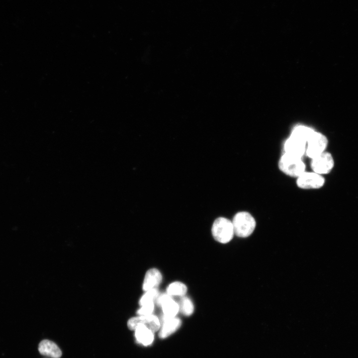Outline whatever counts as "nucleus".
<instances>
[{
	"label": "nucleus",
	"mask_w": 358,
	"mask_h": 358,
	"mask_svg": "<svg viewBox=\"0 0 358 358\" xmlns=\"http://www.w3.org/2000/svg\"><path fill=\"white\" fill-rule=\"evenodd\" d=\"M279 169L291 177H298L305 171L306 166L302 158L284 153L278 161Z\"/></svg>",
	"instance_id": "nucleus-2"
},
{
	"label": "nucleus",
	"mask_w": 358,
	"mask_h": 358,
	"mask_svg": "<svg viewBox=\"0 0 358 358\" xmlns=\"http://www.w3.org/2000/svg\"><path fill=\"white\" fill-rule=\"evenodd\" d=\"M162 275L156 268L148 269L145 275L142 288L144 291L157 288L161 283Z\"/></svg>",
	"instance_id": "nucleus-10"
},
{
	"label": "nucleus",
	"mask_w": 358,
	"mask_h": 358,
	"mask_svg": "<svg viewBox=\"0 0 358 358\" xmlns=\"http://www.w3.org/2000/svg\"><path fill=\"white\" fill-rule=\"evenodd\" d=\"M285 153L302 158L305 154L306 142L290 135L284 144Z\"/></svg>",
	"instance_id": "nucleus-8"
},
{
	"label": "nucleus",
	"mask_w": 358,
	"mask_h": 358,
	"mask_svg": "<svg viewBox=\"0 0 358 358\" xmlns=\"http://www.w3.org/2000/svg\"><path fill=\"white\" fill-rule=\"evenodd\" d=\"M161 322L162 326L159 333V337L164 339L169 337L180 326L181 321L178 317L166 318L161 317Z\"/></svg>",
	"instance_id": "nucleus-9"
},
{
	"label": "nucleus",
	"mask_w": 358,
	"mask_h": 358,
	"mask_svg": "<svg viewBox=\"0 0 358 358\" xmlns=\"http://www.w3.org/2000/svg\"><path fill=\"white\" fill-rule=\"evenodd\" d=\"M315 131L308 127L298 125L293 129L290 135L298 138L306 142Z\"/></svg>",
	"instance_id": "nucleus-15"
},
{
	"label": "nucleus",
	"mask_w": 358,
	"mask_h": 358,
	"mask_svg": "<svg viewBox=\"0 0 358 358\" xmlns=\"http://www.w3.org/2000/svg\"><path fill=\"white\" fill-rule=\"evenodd\" d=\"M310 166L313 172L323 176L331 172L334 160L331 154L325 151L311 159Z\"/></svg>",
	"instance_id": "nucleus-5"
},
{
	"label": "nucleus",
	"mask_w": 358,
	"mask_h": 358,
	"mask_svg": "<svg viewBox=\"0 0 358 358\" xmlns=\"http://www.w3.org/2000/svg\"><path fill=\"white\" fill-rule=\"evenodd\" d=\"M38 351L41 355L52 358H59L62 356V352L58 346L48 340H44L40 342Z\"/></svg>",
	"instance_id": "nucleus-11"
},
{
	"label": "nucleus",
	"mask_w": 358,
	"mask_h": 358,
	"mask_svg": "<svg viewBox=\"0 0 358 358\" xmlns=\"http://www.w3.org/2000/svg\"><path fill=\"white\" fill-rule=\"evenodd\" d=\"M155 303H150L141 306V307L137 310V313L139 315H147L152 314L154 309Z\"/></svg>",
	"instance_id": "nucleus-18"
},
{
	"label": "nucleus",
	"mask_w": 358,
	"mask_h": 358,
	"mask_svg": "<svg viewBox=\"0 0 358 358\" xmlns=\"http://www.w3.org/2000/svg\"><path fill=\"white\" fill-rule=\"evenodd\" d=\"M140 324L147 327L153 332L158 331L161 326L160 319L153 314L134 317L129 319L127 322L128 327L131 330H134Z\"/></svg>",
	"instance_id": "nucleus-7"
},
{
	"label": "nucleus",
	"mask_w": 358,
	"mask_h": 358,
	"mask_svg": "<svg viewBox=\"0 0 358 358\" xmlns=\"http://www.w3.org/2000/svg\"><path fill=\"white\" fill-rule=\"evenodd\" d=\"M159 294L157 288L146 291L140 299L139 304L142 306L147 303H155Z\"/></svg>",
	"instance_id": "nucleus-17"
},
{
	"label": "nucleus",
	"mask_w": 358,
	"mask_h": 358,
	"mask_svg": "<svg viewBox=\"0 0 358 358\" xmlns=\"http://www.w3.org/2000/svg\"><path fill=\"white\" fill-rule=\"evenodd\" d=\"M211 233L214 239L219 243L229 242L234 235L232 221L222 217L217 218L212 224Z\"/></svg>",
	"instance_id": "nucleus-3"
},
{
	"label": "nucleus",
	"mask_w": 358,
	"mask_h": 358,
	"mask_svg": "<svg viewBox=\"0 0 358 358\" xmlns=\"http://www.w3.org/2000/svg\"><path fill=\"white\" fill-rule=\"evenodd\" d=\"M179 311L186 316H190L193 312L194 307L192 300L186 296L181 297L179 303Z\"/></svg>",
	"instance_id": "nucleus-16"
},
{
	"label": "nucleus",
	"mask_w": 358,
	"mask_h": 358,
	"mask_svg": "<svg viewBox=\"0 0 358 358\" xmlns=\"http://www.w3.org/2000/svg\"><path fill=\"white\" fill-rule=\"evenodd\" d=\"M187 288L185 284L180 281L171 283L167 288V293L173 296H184L187 292Z\"/></svg>",
	"instance_id": "nucleus-14"
},
{
	"label": "nucleus",
	"mask_w": 358,
	"mask_h": 358,
	"mask_svg": "<svg viewBox=\"0 0 358 358\" xmlns=\"http://www.w3.org/2000/svg\"><path fill=\"white\" fill-rule=\"evenodd\" d=\"M325 182L322 175L314 172L305 171L297 178L296 184L302 189H319L323 186Z\"/></svg>",
	"instance_id": "nucleus-6"
},
{
	"label": "nucleus",
	"mask_w": 358,
	"mask_h": 358,
	"mask_svg": "<svg viewBox=\"0 0 358 358\" xmlns=\"http://www.w3.org/2000/svg\"><path fill=\"white\" fill-rule=\"evenodd\" d=\"M328 143L325 135L315 131L307 141L305 154L311 159L325 152Z\"/></svg>",
	"instance_id": "nucleus-4"
},
{
	"label": "nucleus",
	"mask_w": 358,
	"mask_h": 358,
	"mask_svg": "<svg viewBox=\"0 0 358 358\" xmlns=\"http://www.w3.org/2000/svg\"><path fill=\"white\" fill-rule=\"evenodd\" d=\"M135 331V336L137 341L144 346L151 345L154 340L153 332L147 327L140 324Z\"/></svg>",
	"instance_id": "nucleus-12"
},
{
	"label": "nucleus",
	"mask_w": 358,
	"mask_h": 358,
	"mask_svg": "<svg viewBox=\"0 0 358 358\" xmlns=\"http://www.w3.org/2000/svg\"><path fill=\"white\" fill-rule=\"evenodd\" d=\"M160 307L163 312L162 317L166 318L176 317L179 311V303L175 301L173 297L167 300Z\"/></svg>",
	"instance_id": "nucleus-13"
},
{
	"label": "nucleus",
	"mask_w": 358,
	"mask_h": 358,
	"mask_svg": "<svg viewBox=\"0 0 358 358\" xmlns=\"http://www.w3.org/2000/svg\"><path fill=\"white\" fill-rule=\"evenodd\" d=\"M232 222L234 234L241 238H246L250 236L256 226L255 218L247 211H240L234 215Z\"/></svg>",
	"instance_id": "nucleus-1"
}]
</instances>
